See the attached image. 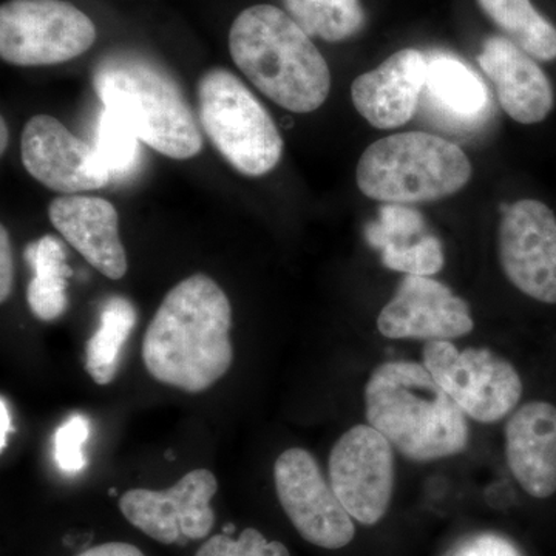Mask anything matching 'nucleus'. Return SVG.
I'll return each mask as SVG.
<instances>
[{"mask_svg": "<svg viewBox=\"0 0 556 556\" xmlns=\"http://www.w3.org/2000/svg\"><path fill=\"white\" fill-rule=\"evenodd\" d=\"M274 481L289 521L314 546L342 548L356 535L353 518L309 452L289 448L277 457Z\"/></svg>", "mask_w": 556, "mask_h": 556, "instance_id": "10", "label": "nucleus"}, {"mask_svg": "<svg viewBox=\"0 0 556 556\" xmlns=\"http://www.w3.org/2000/svg\"><path fill=\"white\" fill-rule=\"evenodd\" d=\"M506 455L511 475L530 496L556 493V407L529 402L506 426Z\"/></svg>", "mask_w": 556, "mask_h": 556, "instance_id": "18", "label": "nucleus"}, {"mask_svg": "<svg viewBox=\"0 0 556 556\" xmlns=\"http://www.w3.org/2000/svg\"><path fill=\"white\" fill-rule=\"evenodd\" d=\"M424 365L457 407L478 422H500L522 396L514 365L485 348L459 351L448 340L428 342Z\"/></svg>", "mask_w": 556, "mask_h": 556, "instance_id": "8", "label": "nucleus"}, {"mask_svg": "<svg viewBox=\"0 0 556 556\" xmlns=\"http://www.w3.org/2000/svg\"><path fill=\"white\" fill-rule=\"evenodd\" d=\"M60 240L46 236L25 249V260L35 273L27 289L31 313L43 321L56 320L68 306L67 278L72 269Z\"/></svg>", "mask_w": 556, "mask_h": 556, "instance_id": "20", "label": "nucleus"}, {"mask_svg": "<svg viewBox=\"0 0 556 556\" xmlns=\"http://www.w3.org/2000/svg\"><path fill=\"white\" fill-rule=\"evenodd\" d=\"M90 437V422L87 417H70L54 433V460L65 475H76L84 470L87 459L84 444Z\"/></svg>", "mask_w": 556, "mask_h": 556, "instance_id": "28", "label": "nucleus"}, {"mask_svg": "<svg viewBox=\"0 0 556 556\" xmlns=\"http://www.w3.org/2000/svg\"><path fill=\"white\" fill-rule=\"evenodd\" d=\"M138 142L139 139L129 124L112 110L104 109L93 148L110 177H121L134 169L138 161Z\"/></svg>", "mask_w": 556, "mask_h": 556, "instance_id": "24", "label": "nucleus"}, {"mask_svg": "<svg viewBox=\"0 0 556 556\" xmlns=\"http://www.w3.org/2000/svg\"><path fill=\"white\" fill-rule=\"evenodd\" d=\"M91 79L104 108L126 121L150 149L174 160L193 159L203 149L195 113L160 62L119 51L105 56Z\"/></svg>", "mask_w": 556, "mask_h": 556, "instance_id": "4", "label": "nucleus"}, {"mask_svg": "<svg viewBox=\"0 0 556 556\" xmlns=\"http://www.w3.org/2000/svg\"><path fill=\"white\" fill-rule=\"evenodd\" d=\"M97 40L93 21L65 0H9L0 7V56L17 67L75 60Z\"/></svg>", "mask_w": 556, "mask_h": 556, "instance_id": "7", "label": "nucleus"}, {"mask_svg": "<svg viewBox=\"0 0 556 556\" xmlns=\"http://www.w3.org/2000/svg\"><path fill=\"white\" fill-rule=\"evenodd\" d=\"M109 495L110 496H115L116 495V489H110L109 490Z\"/></svg>", "mask_w": 556, "mask_h": 556, "instance_id": "35", "label": "nucleus"}, {"mask_svg": "<svg viewBox=\"0 0 556 556\" xmlns=\"http://www.w3.org/2000/svg\"><path fill=\"white\" fill-rule=\"evenodd\" d=\"M427 62L426 89L420 100L430 115L453 130H475L484 124L492 110L484 80L452 54L434 53Z\"/></svg>", "mask_w": 556, "mask_h": 556, "instance_id": "19", "label": "nucleus"}, {"mask_svg": "<svg viewBox=\"0 0 556 556\" xmlns=\"http://www.w3.org/2000/svg\"><path fill=\"white\" fill-rule=\"evenodd\" d=\"M448 556H521V554L506 538L484 533V535L464 541Z\"/></svg>", "mask_w": 556, "mask_h": 556, "instance_id": "29", "label": "nucleus"}, {"mask_svg": "<svg viewBox=\"0 0 556 556\" xmlns=\"http://www.w3.org/2000/svg\"><path fill=\"white\" fill-rule=\"evenodd\" d=\"M0 139H2V142H0V152H5L7 144H9V129H7V123L5 119H0Z\"/></svg>", "mask_w": 556, "mask_h": 556, "instance_id": "33", "label": "nucleus"}, {"mask_svg": "<svg viewBox=\"0 0 556 556\" xmlns=\"http://www.w3.org/2000/svg\"><path fill=\"white\" fill-rule=\"evenodd\" d=\"M500 260L515 288L556 305V218L538 200H519L504 211Z\"/></svg>", "mask_w": 556, "mask_h": 556, "instance_id": "12", "label": "nucleus"}, {"mask_svg": "<svg viewBox=\"0 0 556 556\" xmlns=\"http://www.w3.org/2000/svg\"><path fill=\"white\" fill-rule=\"evenodd\" d=\"M473 327L467 302L431 277H405L378 317L380 334L396 340L450 342L464 338Z\"/></svg>", "mask_w": 556, "mask_h": 556, "instance_id": "14", "label": "nucleus"}, {"mask_svg": "<svg viewBox=\"0 0 556 556\" xmlns=\"http://www.w3.org/2000/svg\"><path fill=\"white\" fill-rule=\"evenodd\" d=\"M368 426L416 463L444 459L467 448L466 413L442 390L426 365L387 362L365 387Z\"/></svg>", "mask_w": 556, "mask_h": 556, "instance_id": "2", "label": "nucleus"}, {"mask_svg": "<svg viewBox=\"0 0 556 556\" xmlns=\"http://www.w3.org/2000/svg\"><path fill=\"white\" fill-rule=\"evenodd\" d=\"M229 50L241 73L280 108L311 113L327 101V61L287 11L274 5L241 11L230 27Z\"/></svg>", "mask_w": 556, "mask_h": 556, "instance_id": "3", "label": "nucleus"}, {"mask_svg": "<svg viewBox=\"0 0 556 556\" xmlns=\"http://www.w3.org/2000/svg\"><path fill=\"white\" fill-rule=\"evenodd\" d=\"M217 490L215 475L197 468L167 490H129L121 496L119 508L131 526L152 540L186 546L211 533L215 522L211 501Z\"/></svg>", "mask_w": 556, "mask_h": 556, "instance_id": "11", "label": "nucleus"}, {"mask_svg": "<svg viewBox=\"0 0 556 556\" xmlns=\"http://www.w3.org/2000/svg\"><path fill=\"white\" fill-rule=\"evenodd\" d=\"M223 533H225V535H233V533H236V526L232 525V522H229V525H226V526H223Z\"/></svg>", "mask_w": 556, "mask_h": 556, "instance_id": "34", "label": "nucleus"}, {"mask_svg": "<svg viewBox=\"0 0 556 556\" xmlns=\"http://www.w3.org/2000/svg\"><path fill=\"white\" fill-rule=\"evenodd\" d=\"M466 153L447 139L424 131L372 142L357 164L358 189L382 203H426L459 192L470 181Z\"/></svg>", "mask_w": 556, "mask_h": 556, "instance_id": "5", "label": "nucleus"}, {"mask_svg": "<svg viewBox=\"0 0 556 556\" xmlns=\"http://www.w3.org/2000/svg\"><path fill=\"white\" fill-rule=\"evenodd\" d=\"M478 62L511 119L536 124L547 118L555 104L551 79L517 43L507 38L486 39Z\"/></svg>", "mask_w": 556, "mask_h": 556, "instance_id": "17", "label": "nucleus"}, {"mask_svg": "<svg viewBox=\"0 0 556 556\" xmlns=\"http://www.w3.org/2000/svg\"><path fill=\"white\" fill-rule=\"evenodd\" d=\"M78 556H146L134 544L127 543H105L100 546L87 548Z\"/></svg>", "mask_w": 556, "mask_h": 556, "instance_id": "31", "label": "nucleus"}, {"mask_svg": "<svg viewBox=\"0 0 556 556\" xmlns=\"http://www.w3.org/2000/svg\"><path fill=\"white\" fill-rule=\"evenodd\" d=\"M329 484L351 518L378 525L394 486L393 445L371 426L350 428L329 455Z\"/></svg>", "mask_w": 556, "mask_h": 556, "instance_id": "9", "label": "nucleus"}, {"mask_svg": "<svg viewBox=\"0 0 556 556\" xmlns=\"http://www.w3.org/2000/svg\"><path fill=\"white\" fill-rule=\"evenodd\" d=\"M195 556H291L285 544L268 541L257 529H244L239 540L225 535L208 538Z\"/></svg>", "mask_w": 556, "mask_h": 556, "instance_id": "27", "label": "nucleus"}, {"mask_svg": "<svg viewBox=\"0 0 556 556\" xmlns=\"http://www.w3.org/2000/svg\"><path fill=\"white\" fill-rule=\"evenodd\" d=\"M200 124L230 166L262 177L280 163L283 138L268 110L226 68H212L199 83Z\"/></svg>", "mask_w": 556, "mask_h": 556, "instance_id": "6", "label": "nucleus"}, {"mask_svg": "<svg viewBox=\"0 0 556 556\" xmlns=\"http://www.w3.org/2000/svg\"><path fill=\"white\" fill-rule=\"evenodd\" d=\"M137 324L130 300L115 295L105 302L101 325L86 348V369L98 386H109L118 371L121 351Z\"/></svg>", "mask_w": 556, "mask_h": 556, "instance_id": "22", "label": "nucleus"}, {"mask_svg": "<svg viewBox=\"0 0 556 556\" xmlns=\"http://www.w3.org/2000/svg\"><path fill=\"white\" fill-rule=\"evenodd\" d=\"M51 225L102 276L119 280L126 276L127 254L119 239L115 206L100 197L65 195L51 201Z\"/></svg>", "mask_w": 556, "mask_h": 556, "instance_id": "16", "label": "nucleus"}, {"mask_svg": "<svg viewBox=\"0 0 556 556\" xmlns=\"http://www.w3.org/2000/svg\"><path fill=\"white\" fill-rule=\"evenodd\" d=\"M288 14L309 36L340 42L365 24L361 0H285Z\"/></svg>", "mask_w": 556, "mask_h": 556, "instance_id": "23", "label": "nucleus"}, {"mask_svg": "<svg viewBox=\"0 0 556 556\" xmlns=\"http://www.w3.org/2000/svg\"><path fill=\"white\" fill-rule=\"evenodd\" d=\"M382 265L407 276L431 277L444 268V251L437 237L424 236L407 247L383 249Z\"/></svg>", "mask_w": 556, "mask_h": 556, "instance_id": "26", "label": "nucleus"}, {"mask_svg": "<svg viewBox=\"0 0 556 556\" xmlns=\"http://www.w3.org/2000/svg\"><path fill=\"white\" fill-rule=\"evenodd\" d=\"M21 155L33 178L65 195L102 189L112 178L97 150L53 116L28 121L22 131Z\"/></svg>", "mask_w": 556, "mask_h": 556, "instance_id": "13", "label": "nucleus"}, {"mask_svg": "<svg viewBox=\"0 0 556 556\" xmlns=\"http://www.w3.org/2000/svg\"><path fill=\"white\" fill-rule=\"evenodd\" d=\"M511 42L538 61L556 60V27L530 0H478Z\"/></svg>", "mask_w": 556, "mask_h": 556, "instance_id": "21", "label": "nucleus"}, {"mask_svg": "<svg viewBox=\"0 0 556 556\" xmlns=\"http://www.w3.org/2000/svg\"><path fill=\"white\" fill-rule=\"evenodd\" d=\"M427 56L415 49L397 51L351 86L354 108L380 130L396 129L415 116L427 83Z\"/></svg>", "mask_w": 556, "mask_h": 556, "instance_id": "15", "label": "nucleus"}, {"mask_svg": "<svg viewBox=\"0 0 556 556\" xmlns=\"http://www.w3.org/2000/svg\"><path fill=\"white\" fill-rule=\"evenodd\" d=\"M232 306L217 281L193 274L167 292L142 340V362L164 386L201 393L229 371Z\"/></svg>", "mask_w": 556, "mask_h": 556, "instance_id": "1", "label": "nucleus"}, {"mask_svg": "<svg viewBox=\"0 0 556 556\" xmlns=\"http://www.w3.org/2000/svg\"><path fill=\"white\" fill-rule=\"evenodd\" d=\"M10 433H13V426H11V415L9 404L5 397L0 399V452L7 448Z\"/></svg>", "mask_w": 556, "mask_h": 556, "instance_id": "32", "label": "nucleus"}, {"mask_svg": "<svg viewBox=\"0 0 556 556\" xmlns=\"http://www.w3.org/2000/svg\"><path fill=\"white\" fill-rule=\"evenodd\" d=\"M426 233V219L416 208L405 204L387 203L380 207L379 217L368 225L367 241L372 248L383 249L407 247L422 239Z\"/></svg>", "mask_w": 556, "mask_h": 556, "instance_id": "25", "label": "nucleus"}, {"mask_svg": "<svg viewBox=\"0 0 556 556\" xmlns=\"http://www.w3.org/2000/svg\"><path fill=\"white\" fill-rule=\"evenodd\" d=\"M13 287L14 265L9 230L0 226V302L5 303L10 299Z\"/></svg>", "mask_w": 556, "mask_h": 556, "instance_id": "30", "label": "nucleus"}]
</instances>
